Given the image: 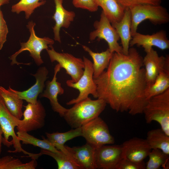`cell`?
Returning a JSON list of instances; mask_svg holds the SVG:
<instances>
[{
	"label": "cell",
	"instance_id": "6da1fadb",
	"mask_svg": "<svg viewBox=\"0 0 169 169\" xmlns=\"http://www.w3.org/2000/svg\"><path fill=\"white\" fill-rule=\"evenodd\" d=\"M144 66L143 58L134 48H129L127 55L113 53L107 70L93 78L97 98L117 112L142 113L148 100Z\"/></svg>",
	"mask_w": 169,
	"mask_h": 169
},
{
	"label": "cell",
	"instance_id": "7a4b0ae2",
	"mask_svg": "<svg viewBox=\"0 0 169 169\" xmlns=\"http://www.w3.org/2000/svg\"><path fill=\"white\" fill-rule=\"evenodd\" d=\"M106 104L102 99L92 100L88 97L68 109L63 117L72 128L81 127L99 117L105 109Z\"/></svg>",
	"mask_w": 169,
	"mask_h": 169
},
{
	"label": "cell",
	"instance_id": "3957f363",
	"mask_svg": "<svg viewBox=\"0 0 169 169\" xmlns=\"http://www.w3.org/2000/svg\"><path fill=\"white\" fill-rule=\"evenodd\" d=\"M146 123L156 121L169 136V88L163 93L151 97L143 110Z\"/></svg>",
	"mask_w": 169,
	"mask_h": 169
},
{
	"label": "cell",
	"instance_id": "277c9868",
	"mask_svg": "<svg viewBox=\"0 0 169 169\" xmlns=\"http://www.w3.org/2000/svg\"><path fill=\"white\" fill-rule=\"evenodd\" d=\"M129 9L131 14L132 36L137 32L139 25L145 20L148 19L155 25L166 24L169 21L167 10L160 5L140 4Z\"/></svg>",
	"mask_w": 169,
	"mask_h": 169
},
{
	"label": "cell",
	"instance_id": "5b68a950",
	"mask_svg": "<svg viewBox=\"0 0 169 169\" xmlns=\"http://www.w3.org/2000/svg\"><path fill=\"white\" fill-rule=\"evenodd\" d=\"M35 25V23L33 21L28 22L27 27L30 33V37L26 42L20 43V49L9 57L10 59L12 61L11 65L15 64L29 65L31 63H19L16 60L18 55L26 50L30 53V56L33 58L37 65L40 66L44 63L40 56L41 52L43 50L48 48L49 45H52L54 42L53 39L48 37L40 38L38 37L35 34L34 29Z\"/></svg>",
	"mask_w": 169,
	"mask_h": 169
},
{
	"label": "cell",
	"instance_id": "8992f818",
	"mask_svg": "<svg viewBox=\"0 0 169 169\" xmlns=\"http://www.w3.org/2000/svg\"><path fill=\"white\" fill-rule=\"evenodd\" d=\"M19 119L9 111L0 95V124L3 132V143L8 147L13 145L15 150L8 151L9 152H23L31 158H33L36 154L30 153L24 150L15 133L14 128L18 125Z\"/></svg>",
	"mask_w": 169,
	"mask_h": 169
},
{
	"label": "cell",
	"instance_id": "52a82bcc",
	"mask_svg": "<svg viewBox=\"0 0 169 169\" xmlns=\"http://www.w3.org/2000/svg\"><path fill=\"white\" fill-rule=\"evenodd\" d=\"M82 136L95 148L103 145L113 144L114 137L110 134L108 126L99 116L90 121L81 127Z\"/></svg>",
	"mask_w": 169,
	"mask_h": 169
},
{
	"label": "cell",
	"instance_id": "ba28073f",
	"mask_svg": "<svg viewBox=\"0 0 169 169\" xmlns=\"http://www.w3.org/2000/svg\"><path fill=\"white\" fill-rule=\"evenodd\" d=\"M83 60L84 68L81 77L76 82H72L69 80L66 81V83L68 87L76 89L79 91L78 97L67 102L66 103L67 105L77 103L88 98L90 94L92 95L95 98L98 97L97 86L93 78V63L84 56L83 57Z\"/></svg>",
	"mask_w": 169,
	"mask_h": 169
},
{
	"label": "cell",
	"instance_id": "9c48e42d",
	"mask_svg": "<svg viewBox=\"0 0 169 169\" xmlns=\"http://www.w3.org/2000/svg\"><path fill=\"white\" fill-rule=\"evenodd\" d=\"M94 27L95 29L89 34L90 41H93L96 38L99 40L104 39L107 43L111 53H122V47L118 43L119 36L102 11L100 20L94 22Z\"/></svg>",
	"mask_w": 169,
	"mask_h": 169
},
{
	"label": "cell",
	"instance_id": "30bf717a",
	"mask_svg": "<svg viewBox=\"0 0 169 169\" xmlns=\"http://www.w3.org/2000/svg\"><path fill=\"white\" fill-rule=\"evenodd\" d=\"M49 47L50 49L46 50L51 62H58L61 68L64 69L66 73L71 76V79L69 80L73 83L77 82L84 73V64L83 59L67 53L58 52L52 45Z\"/></svg>",
	"mask_w": 169,
	"mask_h": 169
},
{
	"label": "cell",
	"instance_id": "8fae6325",
	"mask_svg": "<svg viewBox=\"0 0 169 169\" xmlns=\"http://www.w3.org/2000/svg\"><path fill=\"white\" fill-rule=\"evenodd\" d=\"M23 113V120L19 119L18 131L28 132L42 128L45 125L46 112L39 100L36 103H28Z\"/></svg>",
	"mask_w": 169,
	"mask_h": 169
},
{
	"label": "cell",
	"instance_id": "7c38bea8",
	"mask_svg": "<svg viewBox=\"0 0 169 169\" xmlns=\"http://www.w3.org/2000/svg\"><path fill=\"white\" fill-rule=\"evenodd\" d=\"M94 157L96 169H115L123 158L121 145H105L95 148Z\"/></svg>",
	"mask_w": 169,
	"mask_h": 169
},
{
	"label": "cell",
	"instance_id": "4fadbf2b",
	"mask_svg": "<svg viewBox=\"0 0 169 169\" xmlns=\"http://www.w3.org/2000/svg\"><path fill=\"white\" fill-rule=\"evenodd\" d=\"M130 46L135 45L141 46L146 53L149 52L153 46L156 47L164 50L169 48V40L166 36V32L161 30L151 35H145L136 32L132 36Z\"/></svg>",
	"mask_w": 169,
	"mask_h": 169
},
{
	"label": "cell",
	"instance_id": "5bb4252c",
	"mask_svg": "<svg viewBox=\"0 0 169 169\" xmlns=\"http://www.w3.org/2000/svg\"><path fill=\"white\" fill-rule=\"evenodd\" d=\"M143 58L146 86L152 84L159 73L169 64L168 55L159 56L153 48Z\"/></svg>",
	"mask_w": 169,
	"mask_h": 169
},
{
	"label": "cell",
	"instance_id": "9a60e30c",
	"mask_svg": "<svg viewBox=\"0 0 169 169\" xmlns=\"http://www.w3.org/2000/svg\"><path fill=\"white\" fill-rule=\"evenodd\" d=\"M61 68L58 64L54 68V75L51 81L48 80L45 83L46 89L43 92L39 94L40 97L48 98L53 110L63 117L68 109L64 107L58 101V96L64 93V90L61 87V84L57 81V75Z\"/></svg>",
	"mask_w": 169,
	"mask_h": 169
},
{
	"label": "cell",
	"instance_id": "2e32d148",
	"mask_svg": "<svg viewBox=\"0 0 169 169\" xmlns=\"http://www.w3.org/2000/svg\"><path fill=\"white\" fill-rule=\"evenodd\" d=\"M121 145L123 158L137 162L143 161L151 150L146 139L136 137L125 141Z\"/></svg>",
	"mask_w": 169,
	"mask_h": 169
},
{
	"label": "cell",
	"instance_id": "e0dca14e",
	"mask_svg": "<svg viewBox=\"0 0 169 169\" xmlns=\"http://www.w3.org/2000/svg\"><path fill=\"white\" fill-rule=\"evenodd\" d=\"M49 71L45 66L39 68L36 72L32 75L36 79V82L33 86L26 90L18 91L12 89L10 86L8 90L18 98L25 100L28 103L35 104L37 101L39 95L43 92L45 87V82L48 78Z\"/></svg>",
	"mask_w": 169,
	"mask_h": 169
},
{
	"label": "cell",
	"instance_id": "ac0fdd59",
	"mask_svg": "<svg viewBox=\"0 0 169 169\" xmlns=\"http://www.w3.org/2000/svg\"><path fill=\"white\" fill-rule=\"evenodd\" d=\"M64 146L69 154L81 169H96L94 147L87 143L81 146Z\"/></svg>",
	"mask_w": 169,
	"mask_h": 169
},
{
	"label": "cell",
	"instance_id": "d6986e66",
	"mask_svg": "<svg viewBox=\"0 0 169 169\" xmlns=\"http://www.w3.org/2000/svg\"><path fill=\"white\" fill-rule=\"evenodd\" d=\"M55 5V11L52 18L55 21V24L53 27L54 39L61 43L60 31L61 28H68L75 16L73 11H69L63 7L64 0H53Z\"/></svg>",
	"mask_w": 169,
	"mask_h": 169
},
{
	"label": "cell",
	"instance_id": "ffe728a7",
	"mask_svg": "<svg viewBox=\"0 0 169 169\" xmlns=\"http://www.w3.org/2000/svg\"><path fill=\"white\" fill-rule=\"evenodd\" d=\"M111 24L120 39L123 53L128 54L130 43L132 38L131 30V14L129 9H125L124 16L120 21Z\"/></svg>",
	"mask_w": 169,
	"mask_h": 169
},
{
	"label": "cell",
	"instance_id": "44dd1931",
	"mask_svg": "<svg viewBox=\"0 0 169 169\" xmlns=\"http://www.w3.org/2000/svg\"><path fill=\"white\" fill-rule=\"evenodd\" d=\"M82 46L83 49L88 53L93 59V78H96L107 68L113 53H111L108 48L100 53H95L85 45Z\"/></svg>",
	"mask_w": 169,
	"mask_h": 169
},
{
	"label": "cell",
	"instance_id": "7402d4cb",
	"mask_svg": "<svg viewBox=\"0 0 169 169\" xmlns=\"http://www.w3.org/2000/svg\"><path fill=\"white\" fill-rule=\"evenodd\" d=\"M47 139L58 150L66 154L68 152L64 146L67 141L76 137L82 136L81 127L71 129L64 132L45 133Z\"/></svg>",
	"mask_w": 169,
	"mask_h": 169
},
{
	"label": "cell",
	"instance_id": "603a6c76",
	"mask_svg": "<svg viewBox=\"0 0 169 169\" xmlns=\"http://www.w3.org/2000/svg\"><path fill=\"white\" fill-rule=\"evenodd\" d=\"M169 88V64L159 73L154 83L146 86L145 95L148 100L151 97L161 94Z\"/></svg>",
	"mask_w": 169,
	"mask_h": 169
},
{
	"label": "cell",
	"instance_id": "cb8c5ba5",
	"mask_svg": "<svg viewBox=\"0 0 169 169\" xmlns=\"http://www.w3.org/2000/svg\"><path fill=\"white\" fill-rule=\"evenodd\" d=\"M111 23L120 21L122 18L125 9L116 0H95Z\"/></svg>",
	"mask_w": 169,
	"mask_h": 169
},
{
	"label": "cell",
	"instance_id": "d4e9b609",
	"mask_svg": "<svg viewBox=\"0 0 169 169\" xmlns=\"http://www.w3.org/2000/svg\"><path fill=\"white\" fill-rule=\"evenodd\" d=\"M146 140L151 149H160L169 155V136L161 128L149 131Z\"/></svg>",
	"mask_w": 169,
	"mask_h": 169
},
{
	"label": "cell",
	"instance_id": "484cf974",
	"mask_svg": "<svg viewBox=\"0 0 169 169\" xmlns=\"http://www.w3.org/2000/svg\"><path fill=\"white\" fill-rule=\"evenodd\" d=\"M0 95L10 113L17 118L20 119L23 116V100L18 98L8 89L1 86Z\"/></svg>",
	"mask_w": 169,
	"mask_h": 169
},
{
	"label": "cell",
	"instance_id": "4316f807",
	"mask_svg": "<svg viewBox=\"0 0 169 169\" xmlns=\"http://www.w3.org/2000/svg\"><path fill=\"white\" fill-rule=\"evenodd\" d=\"M39 154L40 156L46 155L53 158L57 163L59 169H81L69 153L66 154L60 151L53 152L41 149Z\"/></svg>",
	"mask_w": 169,
	"mask_h": 169
},
{
	"label": "cell",
	"instance_id": "83f0119b",
	"mask_svg": "<svg viewBox=\"0 0 169 169\" xmlns=\"http://www.w3.org/2000/svg\"><path fill=\"white\" fill-rule=\"evenodd\" d=\"M148 161L146 165V169H159L161 166L164 169L169 168V155L159 149H151L148 155Z\"/></svg>",
	"mask_w": 169,
	"mask_h": 169
},
{
	"label": "cell",
	"instance_id": "f1b7e54d",
	"mask_svg": "<svg viewBox=\"0 0 169 169\" xmlns=\"http://www.w3.org/2000/svg\"><path fill=\"white\" fill-rule=\"evenodd\" d=\"M16 135L18 139L22 141V144H30L38 147L41 149L57 152L59 150L54 146L52 144L44 137L43 140L38 139L29 134L27 132L18 131Z\"/></svg>",
	"mask_w": 169,
	"mask_h": 169
},
{
	"label": "cell",
	"instance_id": "f546056e",
	"mask_svg": "<svg viewBox=\"0 0 169 169\" xmlns=\"http://www.w3.org/2000/svg\"><path fill=\"white\" fill-rule=\"evenodd\" d=\"M46 2L45 0H20L12 6L11 10L18 14L24 12L25 18L28 19L36 8L44 5Z\"/></svg>",
	"mask_w": 169,
	"mask_h": 169
},
{
	"label": "cell",
	"instance_id": "4dcf8cb0",
	"mask_svg": "<svg viewBox=\"0 0 169 169\" xmlns=\"http://www.w3.org/2000/svg\"><path fill=\"white\" fill-rule=\"evenodd\" d=\"M36 159L24 163L18 158L7 156L0 158V169H35L37 166Z\"/></svg>",
	"mask_w": 169,
	"mask_h": 169
},
{
	"label": "cell",
	"instance_id": "1f68e13d",
	"mask_svg": "<svg viewBox=\"0 0 169 169\" xmlns=\"http://www.w3.org/2000/svg\"><path fill=\"white\" fill-rule=\"evenodd\" d=\"M144 161L137 162L123 158L117 164L115 169H145Z\"/></svg>",
	"mask_w": 169,
	"mask_h": 169
},
{
	"label": "cell",
	"instance_id": "d6a6232c",
	"mask_svg": "<svg viewBox=\"0 0 169 169\" xmlns=\"http://www.w3.org/2000/svg\"><path fill=\"white\" fill-rule=\"evenodd\" d=\"M117 2L125 9L140 4H151L155 5H159L161 0H116Z\"/></svg>",
	"mask_w": 169,
	"mask_h": 169
},
{
	"label": "cell",
	"instance_id": "836d02e7",
	"mask_svg": "<svg viewBox=\"0 0 169 169\" xmlns=\"http://www.w3.org/2000/svg\"><path fill=\"white\" fill-rule=\"evenodd\" d=\"M72 3L76 8L85 9L91 12L96 11L99 7L95 0H72Z\"/></svg>",
	"mask_w": 169,
	"mask_h": 169
},
{
	"label": "cell",
	"instance_id": "e575fe53",
	"mask_svg": "<svg viewBox=\"0 0 169 169\" xmlns=\"http://www.w3.org/2000/svg\"><path fill=\"white\" fill-rule=\"evenodd\" d=\"M8 32L7 25L0 8V50L2 49L4 44L7 41Z\"/></svg>",
	"mask_w": 169,
	"mask_h": 169
},
{
	"label": "cell",
	"instance_id": "d590c367",
	"mask_svg": "<svg viewBox=\"0 0 169 169\" xmlns=\"http://www.w3.org/2000/svg\"><path fill=\"white\" fill-rule=\"evenodd\" d=\"M3 130L0 124V155L1 154L2 152V144L3 143Z\"/></svg>",
	"mask_w": 169,
	"mask_h": 169
},
{
	"label": "cell",
	"instance_id": "8d00e7d4",
	"mask_svg": "<svg viewBox=\"0 0 169 169\" xmlns=\"http://www.w3.org/2000/svg\"><path fill=\"white\" fill-rule=\"evenodd\" d=\"M10 0H0V8L2 5L9 3Z\"/></svg>",
	"mask_w": 169,
	"mask_h": 169
}]
</instances>
